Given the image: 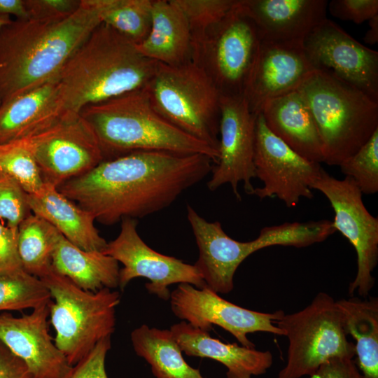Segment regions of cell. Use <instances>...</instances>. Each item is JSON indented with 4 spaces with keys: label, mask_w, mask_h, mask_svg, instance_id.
<instances>
[{
    "label": "cell",
    "mask_w": 378,
    "mask_h": 378,
    "mask_svg": "<svg viewBox=\"0 0 378 378\" xmlns=\"http://www.w3.org/2000/svg\"><path fill=\"white\" fill-rule=\"evenodd\" d=\"M213 162L202 154L136 151L103 160L57 189L109 225L167 208L211 172Z\"/></svg>",
    "instance_id": "6da1fadb"
},
{
    "label": "cell",
    "mask_w": 378,
    "mask_h": 378,
    "mask_svg": "<svg viewBox=\"0 0 378 378\" xmlns=\"http://www.w3.org/2000/svg\"><path fill=\"white\" fill-rule=\"evenodd\" d=\"M105 0H81L61 17L12 20L0 29V101L31 90L55 78L102 23Z\"/></svg>",
    "instance_id": "7a4b0ae2"
},
{
    "label": "cell",
    "mask_w": 378,
    "mask_h": 378,
    "mask_svg": "<svg viewBox=\"0 0 378 378\" xmlns=\"http://www.w3.org/2000/svg\"><path fill=\"white\" fill-rule=\"evenodd\" d=\"M158 62L142 55L136 46L101 23L74 52L57 75L65 111L143 89Z\"/></svg>",
    "instance_id": "3957f363"
},
{
    "label": "cell",
    "mask_w": 378,
    "mask_h": 378,
    "mask_svg": "<svg viewBox=\"0 0 378 378\" xmlns=\"http://www.w3.org/2000/svg\"><path fill=\"white\" fill-rule=\"evenodd\" d=\"M104 160L136 151L202 154L216 163L219 151L167 122L152 106L145 88L84 107Z\"/></svg>",
    "instance_id": "277c9868"
},
{
    "label": "cell",
    "mask_w": 378,
    "mask_h": 378,
    "mask_svg": "<svg viewBox=\"0 0 378 378\" xmlns=\"http://www.w3.org/2000/svg\"><path fill=\"white\" fill-rule=\"evenodd\" d=\"M298 90L312 113L328 165L339 166L378 129V102L330 71L314 69Z\"/></svg>",
    "instance_id": "5b68a950"
},
{
    "label": "cell",
    "mask_w": 378,
    "mask_h": 378,
    "mask_svg": "<svg viewBox=\"0 0 378 378\" xmlns=\"http://www.w3.org/2000/svg\"><path fill=\"white\" fill-rule=\"evenodd\" d=\"M187 217L199 251L194 265L206 287L223 294L233 290L236 270L254 252L272 246H308L326 240L336 231L328 220L286 222L262 227L257 238L244 242L229 237L219 221L206 220L189 204Z\"/></svg>",
    "instance_id": "8992f818"
},
{
    "label": "cell",
    "mask_w": 378,
    "mask_h": 378,
    "mask_svg": "<svg viewBox=\"0 0 378 378\" xmlns=\"http://www.w3.org/2000/svg\"><path fill=\"white\" fill-rule=\"evenodd\" d=\"M40 279L51 296L49 318L55 344L73 366L114 332L120 293L110 288L84 290L52 270Z\"/></svg>",
    "instance_id": "52a82bcc"
},
{
    "label": "cell",
    "mask_w": 378,
    "mask_h": 378,
    "mask_svg": "<svg viewBox=\"0 0 378 378\" xmlns=\"http://www.w3.org/2000/svg\"><path fill=\"white\" fill-rule=\"evenodd\" d=\"M144 88L164 119L218 150L220 94L201 68L192 62L180 66L158 62Z\"/></svg>",
    "instance_id": "ba28073f"
},
{
    "label": "cell",
    "mask_w": 378,
    "mask_h": 378,
    "mask_svg": "<svg viewBox=\"0 0 378 378\" xmlns=\"http://www.w3.org/2000/svg\"><path fill=\"white\" fill-rule=\"evenodd\" d=\"M275 324L288 340L286 364L276 378L310 377L332 358L355 356L336 301L326 293H318L300 311L284 313Z\"/></svg>",
    "instance_id": "9c48e42d"
},
{
    "label": "cell",
    "mask_w": 378,
    "mask_h": 378,
    "mask_svg": "<svg viewBox=\"0 0 378 378\" xmlns=\"http://www.w3.org/2000/svg\"><path fill=\"white\" fill-rule=\"evenodd\" d=\"M261 38L239 0L220 22L192 39V62L220 96L244 97L259 52Z\"/></svg>",
    "instance_id": "30bf717a"
},
{
    "label": "cell",
    "mask_w": 378,
    "mask_h": 378,
    "mask_svg": "<svg viewBox=\"0 0 378 378\" xmlns=\"http://www.w3.org/2000/svg\"><path fill=\"white\" fill-rule=\"evenodd\" d=\"M311 188L321 192L334 210L332 221L354 247L357 255V272L349 287L363 298L368 295L374 284L372 272L378 262V218L365 207L363 193L354 181L345 176L338 179L322 169Z\"/></svg>",
    "instance_id": "8fae6325"
},
{
    "label": "cell",
    "mask_w": 378,
    "mask_h": 378,
    "mask_svg": "<svg viewBox=\"0 0 378 378\" xmlns=\"http://www.w3.org/2000/svg\"><path fill=\"white\" fill-rule=\"evenodd\" d=\"M24 140L43 183L56 188L104 160L98 139L80 113L67 111L53 125Z\"/></svg>",
    "instance_id": "7c38bea8"
},
{
    "label": "cell",
    "mask_w": 378,
    "mask_h": 378,
    "mask_svg": "<svg viewBox=\"0 0 378 378\" xmlns=\"http://www.w3.org/2000/svg\"><path fill=\"white\" fill-rule=\"evenodd\" d=\"M253 161L263 186L253 195L260 200L276 197L291 208L301 198L314 197L311 186L323 169L320 163L304 158L274 134L261 113L255 116Z\"/></svg>",
    "instance_id": "4fadbf2b"
},
{
    "label": "cell",
    "mask_w": 378,
    "mask_h": 378,
    "mask_svg": "<svg viewBox=\"0 0 378 378\" xmlns=\"http://www.w3.org/2000/svg\"><path fill=\"white\" fill-rule=\"evenodd\" d=\"M136 219L125 218L121 220L120 231L115 239L107 244L103 253L123 265L120 269L119 287L138 277L149 281L146 288L149 293L169 300V287L174 284H189L197 288L206 286L198 270L172 256L160 253L149 247L141 238Z\"/></svg>",
    "instance_id": "5bb4252c"
},
{
    "label": "cell",
    "mask_w": 378,
    "mask_h": 378,
    "mask_svg": "<svg viewBox=\"0 0 378 378\" xmlns=\"http://www.w3.org/2000/svg\"><path fill=\"white\" fill-rule=\"evenodd\" d=\"M173 314L192 326L209 332L216 325L230 332L241 345L255 348L248 333L269 332L284 336L275 321L284 312H260L233 304L206 286L197 288L189 284H180L170 294Z\"/></svg>",
    "instance_id": "9a60e30c"
},
{
    "label": "cell",
    "mask_w": 378,
    "mask_h": 378,
    "mask_svg": "<svg viewBox=\"0 0 378 378\" xmlns=\"http://www.w3.org/2000/svg\"><path fill=\"white\" fill-rule=\"evenodd\" d=\"M305 55L314 69L328 71L378 102V52L363 46L326 18L305 37Z\"/></svg>",
    "instance_id": "2e32d148"
},
{
    "label": "cell",
    "mask_w": 378,
    "mask_h": 378,
    "mask_svg": "<svg viewBox=\"0 0 378 378\" xmlns=\"http://www.w3.org/2000/svg\"><path fill=\"white\" fill-rule=\"evenodd\" d=\"M219 158L213 166L208 188L214 191L230 184L237 200L241 199L238 185L243 183L245 192L253 195L255 116L244 97H224L220 99Z\"/></svg>",
    "instance_id": "e0dca14e"
},
{
    "label": "cell",
    "mask_w": 378,
    "mask_h": 378,
    "mask_svg": "<svg viewBox=\"0 0 378 378\" xmlns=\"http://www.w3.org/2000/svg\"><path fill=\"white\" fill-rule=\"evenodd\" d=\"M50 302L22 316L0 314V341L25 363L33 378H67L73 367L50 333Z\"/></svg>",
    "instance_id": "ac0fdd59"
},
{
    "label": "cell",
    "mask_w": 378,
    "mask_h": 378,
    "mask_svg": "<svg viewBox=\"0 0 378 378\" xmlns=\"http://www.w3.org/2000/svg\"><path fill=\"white\" fill-rule=\"evenodd\" d=\"M314 69L302 43L262 41L244 96L250 111L256 115L268 101L298 90Z\"/></svg>",
    "instance_id": "d6986e66"
},
{
    "label": "cell",
    "mask_w": 378,
    "mask_h": 378,
    "mask_svg": "<svg viewBox=\"0 0 378 378\" xmlns=\"http://www.w3.org/2000/svg\"><path fill=\"white\" fill-rule=\"evenodd\" d=\"M326 0H239L241 10L253 21L261 40L303 43L327 18Z\"/></svg>",
    "instance_id": "ffe728a7"
},
{
    "label": "cell",
    "mask_w": 378,
    "mask_h": 378,
    "mask_svg": "<svg viewBox=\"0 0 378 378\" xmlns=\"http://www.w3.org/2000/svg\"><path fill=\"white\" fill-rule=\"evenodd\" d=\"M182 352L188 356L210 358L223 365L227 378H251L264 374L273 363L270 351H259L236 343H224L209 332L182 321L169 329Z\"/></svg>",
    "instance_id": "44dd1931"
},
{
    "label": "cell",
    "mask_w": 378,
    "mask_h": 378,
    "mask_svg": "<svg viewBox=\"0 0 378 378\" xmlns=\"http://www.w3.org/2000/svg\"><path fill=\"white\" fill-rule=\"evenodd\" d=\"M67 111L62 106L57 77L0 104V144L34 136Z\"/></svg>",
    "instance_id": "7402d4cb"
},
{
    "label": "cell",
    "mask_w": 378,
    "mask_h": 378,
    "mask_svg": "<svg viewBox=\"0 0 378 378\" xmlns=\"http://www.w3.org/2000/svg\"><path fill=\"white\" fill-rule=\"evenodd\" d=\"M260 113L269 130L300 155L312 162H324L321 136L298 90L268 101Z\"/></svg>",
    "instance_id": "603a6c76"
},
{
    "label": "cell",
    "mask_w": 378,
    "mask_h": 378,
    "mask_svg": "<svg viewBox=\"0 0 378 378\" xmlns=\"http://www.w3.org/2000/svg\"><path fill=\"white\" fill-rule=\"evenodd\" d=\"M28 199L31 213L45 219L76 246L88 251L105 250L108 242L96 228L92 215L57 188L44 183L39 192L29 194Z\"/></svg>",
    "instance_id": "cb8c5ba5"
},
{
    "label": "cell",
    "mask_w": 378,
    "mask_h": 378,
    "mask_svg": "<svg viewBox=\"0 0 378 378\" xmlns=\"http://www.w3.org/2000/svg\"><path fill=\"white\" fill-rule=\"evenodd\" d=\"M136 47L144 57L165 65L180 66L192 62L189 25L172 0H153L150 32Z\"/></svg>",
    "instance_id": "d4e9b609"
},
{
    "label": "cell",
    "mask_w": 378,
    "mask_h": 378,
    "mask_svg": "<svg viewBox=\"0 0 378 378\" xmlns=\"http://www.w3.org/2000/svg\"><path fill=\"white\" fill-rule=\"evenodd\" d=\"M52 270L81 289L97 292L119 286V262L102 251H88L58 232L52 255Z\"/></svg>",
    "instance_id": "484cf974"
},
{
    "label": "cell",
    "mask_w": 378,
    "mask_h": 378,
    "mask_svg": "<svg viewBox=\"0 0 378 378\" xmlns=\"http://www.w3.org/2000/svg\"><path fill=\"white\" fill-rule=\"evenodd\" d=\"M343 326L354 344L358 365L365 378H378V300L357 298L336 301Z\"/></svg>",
    "instance_id": "4316f807"
},
{
    "label": "cell",
    "mask_w": 378,
    "mask_h": 378,
    "mask_svg": "<svg viewBox=\"0 0 378 378\" xmlns=\"http://www.w3.org/2000/svg\"><path fill=\"white\" fill-rule=\"evenodd\" d=\"M130 338L136 354L148 363L155 378H206L185 360L169 329L143 324L132 331Z\"/></svg>",
    "instance_id": "83f0119b"
},
{
    "label": "cell",
    "mask_w": 378,
    "mask_h": 378,
    "mask_svg": "<svg viewBox=\"0 0 378 378\" xmlns=\"http://www.w3.org/2000/svg\"><path fill=\"white\" fill-rule=\"evenodd\" d=\"M58 231L33 213L18 227V251L22 267L39 279L52 270V255Z\"/></svg>",
    "instance_id": "f1b7e54d"
},
{
    "label": "cell",
    "mask_w": 378,
    "mask_h": 378,
    "mask_svg": "<svg viewBox=\"0 0 378 378\" xmlns=\"http://www.w3.org/2000/svg\"><path fill=\"white\" fill-rule=\"evenodd\" d=\"M50 301L41 279L22 267L0 270V311L32 310Z\"/></svg>",
    "instance_id": "f546056e"
},
{
    "label": "cell",
    "mask_w": 378,
    "mask_h": 378,
    "mask_svg": "<svg viewBox=\"0 0 378 378\" xmlns=\"http://www.w3.org/2000/svg\"><path fill=\"white\" fill-rule=\"evenodd\" d=\"M153 3V0H106L102 22L139 45L151 28Z\"/></svg>",
    "instance_id": "4dcf8cb0"
},
{
    "label": "cell",
    "mask_w": 378,
    "mask_h": 378,
    "mask_svg": "<svg viewBox=\"0 0 378 378\" xmlns=\"http://www.w3.org/2000/svg\"><path fill=\"white\" fill-rule=\"evenodd\" d=\"M0 172L15 178L29 194L39 192L44 186L24 139L0 144Z\"/></svg>",
    "instance_id": "1f68e13d"
},
{
    "label": "cell",
    "mask_w": 378,
    "mask_h": 378,
    "mask_svg": "<svg viewBox=\"0 0 378 378\" xmlns=\"http://www.w3.org/2000/svg\"><path fill=\"white\" fill-rule=\"evenodd\" d=\"M341 172L352 178L363 194L378 192V129L353 155L339 165Z\"/></svg>",
    "instance_id": "d6a6232c"
},
{
    "label": "cell",
    "mask_w": 378,
    "mask_h": 378,
    "mask_svg": "<svg viewBox=\"0 0 378 378\" xmlns=\"http://www.w3.org/2000/svg\"><path fill=\"white\" fill-rule=\"evenodd\" d=\"M184 15L192 39L220 22L237 0H172Z\"/></svg>",
    "instance_id": "836d02e7"
},
{
    "label": "cell",
    "mask_w": 378,
    "mask_h": 378,
    "mask_svg": "<svg viewBox=\"0 0 378 378\" xmlns=\"http://www.w3.org/2000/svg\"><path fill=\"white\" fill-rule=\"evenodd\" d=\"M29 193L13 177L0 172V219L7 220V226L18 228L31 211Z\"/></svg>",
    "instance_id": "e575fe53"
},
{
    "label": "cell",
    "mask_w": 378,
    "mask_h": 378,
    "mask_svg": "<svg viewBox=\"0 0 378 378\" xmlns=\"http://www.w3.org/2000/svg\"><path fill=\"white\" fill-rule=\"evenodd\" d=\"M111 336L100 340L79 362L73 365L67 378H108L105 360L111 346Z\"/></svg>",
    "instance_id": "d590c367"
},
{
    "label": "cell",
    "mask_w": 378,
    "mask_h": 378,
    "mask_svg": "<svg viewBox=\"0 0 378 378\" xmlns=\"http://www.w3.org/2000/svg\"><path fill=\"white\" fill-rule=\"evenodd\" d=\"M328 8L335 18L360 24L378 14V1L332 0Z\"/></svg>",
    "instance_id": "8d00e7d4"
},
{
    "label": "cell",
    "mask_w": 378,
    "mask_h": 378,
    "mask_svg": "<svg viewBox=\"0 0 378 378\" xmlns=\"http://www.w3.org/2000/svg\"><path fill=\"white\" fill-rule=\"evenodd\" d=\"M81 0H24L31 18H48L70 15L80 6Z\"/></svg>",
    "instance_id": "74e56055"
},
{
    "label": "cell",
    "mask_w": 378,
    "mask_h": 378,
    "mask_svg": "<svg viewBox=\"0 0 378 378\" xmlns=\"http://www.w3.org/2000/svg\"><path fill=\"white\" fill-rule=\"evenodd\" d=\"M310 378H365L353 358L334 357L323 363Z\"/></svg>",
    "instance_id": "f35d334b"
},
{
    "label": "cell",
    "mask_w": 378,
    "mask_h": 378,
    "mask_svg": "<svg viewBox=\"0 0 378 378\" xmlns=\"http://www.w3.org/2000/svg\"><path fill=\"white\" fill-rule=\"evenodd\" d=\"M22 267L18 251V228L0 223V270Z\"/></svg>",
    "instance_id": "ab89813d"
},
{
    "label": "cell",
    "mask_w": 378,
    "mask_h": 378,
    "mask_svg": "<svg viewBox=\"0 0 378 378\" xmlns=\"http://www.w3.org/2000/svg\"><path fill=\"white\" fill-rule=\"evenodd\" d=\"M0 378H33L25 363L1 341Z\"/></svg>",
    "instance_id": "60d3db41"
},
{
    "label": "cell",
    "mask_w": 378,
    "mask_h": 378,
    "mask_svg": "<svg viewBox=\"0 0 378 378\" xmlns=\"http://www.w3.org/2000/svg\"><path fill=\"white\" fill-rule=\"evenodd\" d=\"M0 14L15 19H26L29 18L24 0H0Z\"/></svg>",
    "instance_id": "b9f144b4"
},
{
    "label": "cell",
    "mask_w": 378,
    "mask_h": 378,
    "mask_svg": "<svg viewBox=\"0 0 378 378\" xmlns=\"http://www.w3.org/2000/svg\"><path fill=\"white\" fill-rule=\"evenodd\" d=\"M369 29L365 33L363 41L365 43L374 45L378 42V14L368 20Z\"/></svg>",
    "instance_id": "7bdbcfd3"
},
{
    "label": "cell",
    "mask_w": 378,
    "mask_h": 378,
    "mask_svg": "<svg viewBox=\"0 0 378 378\" xmlns=\"http://www.w3.org/2000/svg\"><path fill=\"white\" fill-rule=\"evenodd\" d=\"M12 20L10 16L0 14V29L2 27L10 22Z\"/></svg>",
    "instance_id": "ee69618b"
},
{
    "label": "cell",
    "mask_w": 378,
    "mask_h": 378,
    "mask_svg": "<svg viewBox=\"0 0 378 378\" xmlns=\"http://www.w3.org/2000/svg\"><path fill=\"white\" fill-rule=\"evenodd\" d=\"M0 104H1V101H0Z\"/></svg>",
    "instance_id": "f6af8a7d"
}]
</instances>
